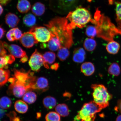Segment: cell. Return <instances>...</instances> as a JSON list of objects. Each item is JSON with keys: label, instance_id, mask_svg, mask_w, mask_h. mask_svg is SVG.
<instances>
[{"label": "cell", "instance_id": "6da1fadb", "mask_svg": "<svg viewBox=\"0 0 121 121\" xmlns=\"http://www.w3.org/2000/svg\"><path fill=\"white\" fill-rule=\"evenodd\" d=\"M66 18L56 17L45 25L52 34L59 39L62 46L69 49L73 43L72 30Z\"/></svg>", "mask_w": 121, "mask_h": 121}, {"label": "cell", "instance_id": "7a4b0ae2", "mask_svg": "<svg viewBox=\"0 0 121 121\" xmlns=\"http://www.w3.org/2000/svg\"><path fill=\"white\" fill-rule=\"evenodd\" d=\"M91 22L95 25L97 37L106 41L113 40L115 36L121 35V30L112 23L108 18L100 14L98 9L95 13L94 19H92Z\"/></svg>", "mask_w": 121, "mask_h": 121}, {"label": "cell", "instance_id": "3957f363", "mask_svg": "<svg viewBox=\"0 0 121 121\" xmlns=\"http://www.w3.org/2000/svg\"><path fill=\"white\" fill-rule=\"evenodd\" d=\"M66 18L70 22L68 25L72 30L76 27L80 28H84L92 19L90 11L81 7L69 12Z\"/></svg>", "mask_w": 121, "mask_h": 121}, {"label": "cell", "instance_id": "277c9868", "mask_svg": "<svg viewBox=\"0 0 121 121\" xmlns=\"http://www.w3.org/2000/svg\"><path fill=\"white\" fill-rule=\"evenodd\" d=\"M92 96L93 102L103 109L108 106L109 101L112 99V95L109 93L107 88L102 84H93Z\"/></svg>", "mask_w": 121, "mask_h": 121}, {"label": "cell", "instance_id": "5b68a950", "mask_svg": "<svg viewBox=\"0 0 121 121\" xmlns=\"http://www.w3.org/2000/svg\"><path fill=\"white\" fill-rule=\"evenodd\" d=\"M93 101L86 103L74 119L75 121H94L96 114L102 110Z\"/></svg>", "mask_w": 121, "mask_h": 121}, {"label": "cell", "instance_id": "8992f818", "mask_svg": "<svg viewBox=\"0 0 121 121\" xmlns=\"http://www.w3.org/2000/svg\"><path fill=\"white\" fill-rule=\"evenodd\" d=\"M29 32L34 35L38 42L43 43L49 42L53 36L49 30L44 27L33 26Z\"/></svg>", "mask_w": 121, "mask_h": 121}, {"label": "cell", "instance_id": "52a82bcc", "mask_svg": "<svg viewBox=\"0 0 121 121\" xmlns=\"http://www.w3.org/2000/svg\"><path fill=\"white\" fill-rule=\"evenodd\" d=\"M8 81L11 83L9 86L8 92L11 93L16 97H22L28 91L26 86L15 80L13 77L9 79Z\"/></svg>", "mask_w": 121, "mask_h": 121}, {"label": "cell", "instance_id": "ba28073f", "mask_svg": "<svg viewBox=\"0 0 121 121\" xmlns=\"http://www.w3.org/2000/svg\"><path fill=\"white\" fill-rule=\"evenodd\" d=\"M43 64V56L36 49L35 52L32 54L29 61L30 67L32 70L39 72Z\"/></svg>", "mask_w": 121, "mask_h": 121}, {"label": "cell", "instance_id": "9c48e42d", "mask_svg": "<svg viewBox=\"0 0 121 121\" xmlns=\"http://www.w3.org/2000/svg\"><path fill=\"white\" fill-rule=\"evenodd\" d=\"M81 0H56L57 7L61 11L69 12L78 7Z\"/></svg>", "mask_w": 121, "mask_h": 121}, {"label": "cell", "instance_id": "30bf717a", "mask_svg": "<svg viewBox=\"0 0 121 121\" xmlns=\"http://www.w3.org/2000/svg\"><path fill=\"white\" fill-rule=\"evenodd\" d=\"M4 48L6 49L13 56L21 58L26 55V52L20 47L15 44L9 45L5 42H3Z\"/></svg>", "mask_w": 121, "mask_h": 121}, {"label": "cell", "instance_id": "8fae6325", "mask_svg": "<svg viewBox=\"0 0 121 121\" xmlns=\"http://www.w3.org/2000/svg\"><path fill=\"white\" fill-rule=\"evenodd\" d=\"M49 88V82L48 79L44 77H41L36 78L31 86L30 90H36L44 92L47 90Z\"/></svg>", "mask_w": 121, "mask_h": 121}, {"label": "cell", "instance_id": "7c38bea8", "mask_svg": "<svg viewBox=\"0 0 121 121\" xmlns=\"http://www.w3.org/2000/svg\"><path fill=\"white\" fill-rule=\"evenodd\" d=\"M20 41L23 46L28 48L32 47L35 44L39 42L34 35L29 31L22 34Z\"/></svg>", "mask_w": 121, "mask_h": 121}, {"label": "cell", "instance_id": "4fadbf2b", "mask_svg": "<svg viewBox=\"0 0 121 121\" xmlns=\"http://www.w3.org/2000/svg\"><path fill=\"white\" fill-rule=\"evenodd\" d=\"M86 52L82 48H78L75 49L73 52V60L77 63H82L85 60Z\"/></svg>", "mask_w": 121, "mask_h": 121}, {"label": "cell", "instance_id": "5bb4252c", "mask_svg": "<svg viewBox=\"0 0 121 121\" xmlns=\"http://www.w3.org/2000/svg\"><path fill=\"white\" fill-rule=\"evenodd\" d=\"M5 19L6 24L12 28L17 26L20 22V19L18 17L11 13H8L6 15Z\"/></svg>", "mask_w": 121, "mask_h": 121}, {"label": "cell", "instance_id": "9a60e30c", "mask_svg": "<svg viewBox=\"0 0 121 121\" xmlns=\"http://www.w3.org/2000/svg\"><path fill=\"white\" fill-rule=\"evenodd\" d=\"M46 46L47 47L52 51L58 50L62 46L59 39L53 35L50 40L48 42V43L46 44Z\"/></svg>", "mask_w": 121, "mask_h": 121}, {"label": "cell", "instance_id": "2e32d148", "mask_svg": "<svg viewBox=\"0 0 121 121\" xmlns=\"http://www.w3.org/2000/svg\"><path fill=\"white\" fill-rule=\"evenodd\" d=\"M95 70L94 65L90 62H86L81 65V71L86 76H90L93 75Z\"/></svg>", "mask_w": 121, "mask_h": 121}, {"label": "cell", "instance_id": "e0dca14e", "mask_svg": "<svg viewBox=\"0 0 121 121\" xmlns=\"http://www.w3.org/2000/svg\"><path fill=\"white\" fill-rule=\"evenodd\" d=\"M44 60L43 65L47 69H49V65L52 64L55 61L56 54L53 52H47L43 56Z\"/></svg>", "mask_w": 121, "mask_h": 121}, {"label": "cell", "instance_id": "ac0fdd59", "mask_svg": "<svg viewBox=\"0 0 121 121\" xmlns=\"http://www.w3.org/2000/svg\"><path fill=\"white\" fill-rule=\"evenodd\" d=\"M31 4L28 0H19L17 4V9L22 13H28L31 8Z\"/></svg>", "mask_w": 121, "mask_h": 121}, {"label": "cell", "instance_id": "d6986e66", "mask_svg": "<svg viewBox=\"0 0 121 121\" xmlns=\"http://www.w3.org/2000/svg\"><path fill=\"white\" fill-rule=\"evenodd\" d=\"M45 10V6L42 3L37 2L35 3L32 7V13L36 16H42L44 13Z\"/></svg>", "mask_w": 121, "mask_h": 121}, {"label": "cell", "instance_id": "ffe728a7", "mask_svg": "<svg viewBox=\"0 0 121 121\" xmlns=\"http://www.w3.org/2000/svg\"><path fill=\"white\" fill-rule=\"evenodd\" d=\"M120 48L119 44L113 40L109 41L106 46V49L107 52L112 54H117Z\"/></svg>", "mask_w": 121, "mask_h": 121}, {"label": "cell", "instance_id": "44dd1931", "mask_svg": "<svg viewBox=\"0 0 121 121\" xmlns=\"http://www.w3.org/2000/svg\"><path fill=\"white\" fill-rule=\"evenodd\" d=\"M55 109L56 112L61 117H67L69 114V107L65 104H58L56 107Z\"/></svg>", "mask_w": 121, "mask_h": 121}, {"label": "cell", "instance_id": "7402d4cb", "mask_svg": "<svg viewBox=\"0 0 121 121\" xmlns=\"http://www.w3.org/2000/svg\"><path fill=\"white\" fill-rule=\"evenodd\" d=\"M43 103L44 106L48 109H52L56 106V99L53 97L50 96H47L44 98Z\"/></svg>", "mask_w": 121, "mask_h": 121}, {"label": "cell", "instance_id": "603a6c76", "mask_svg": "<svg viewBox=\"0 0 121 121\" xmlns=\"http://www.w3.org/2000/svg\"><path fill=\"white\" fill-rule=\"evenodd\" d=\"M14 107L17 112L21 113H26L28 110V106L24 101L21 100L17 101L15 103Z\"/></svg>", "mask_w": 121, "mask_h": 121}, {"label": "cell", "instance_id": "cb8c5ba5", "mask_svg": "<svg viewBox=\"0 0 121 121\" xmlns=\"http://www.w3.org/2000/svg\"><path fill=\"white\" fill-rule=\"evenodd\" d=\"M37 95L35 93L31 91L26 93L23 96L22 99L24 102L28 104L34 103L37 99Z\"/></svg>", "mask_w": 121, "mask_h": 121}, {"label": "cell", "instance_id": "d4e9b609", "mask_svg": "<svg viewBox=\"0 0 121 121\" xmlns=\"http://www.w3.org/2000/svg\"><path fill=\"white\" fill-rule=\"evenodd\" d=\"M23 21V23L26 26L32 27L35 25L37 20L34 15L29 13L24 17Z\"/></svg>", "mask_w": 121, "mask_h": 121}, {"label": "cell", "instance_id": "484cf974", "mask_svg": "<svg viewBox=\"0 0 121 121\" xmlns=\"http://www.w3.org/2000/svg\"><path fill=\"white\" fill-rule=\"evenodd\" d=\"M84 47L86 50L89 52H91L95 49L97 45L96 42L92 38H87L85 40Z\"/></svg>", "mask_w": 121, "mask_h": 121}, {"label": "cell", "instance_id": "4316f807", "mask_svg": "<svg viewBox=\"0 0 121 121\" xmlns=\"http://www.w3.org/2000/svg\"><path fill=\"white\" fill-rule=\"evenodd\" d=\"M68 49L65 47L62 46L58 50L57 53V57L61 61H64L69 56L70 52Z\"/></svg>", "mask_w": 121, "mask_h": 121}, {"label": "cell", "instance_id": "83f0119b", "mask_svg": "<svg viewBox=\"0 0 121 121\" xmlns=\"http://www.w3.org/2000/svg\"><path fill=\"white\" fill-rule=\"evenodd\" d=\"M10 72L8 69H0V87L4 86L9 80Z\"/></svg>", "mask_w": 121, "mask_h": 121}, {"label": "cell", "instance_id": "f1b7e54d", "mask_svg": "<svg viewBox=\"0 0 121 121\" xmlns=\"http://www.w3.org/2000/svg\"><path fill=\"white\" fill-rule=\"evenodd\" d=\"M108 72L110 75L115 76H118L121 72L120 66L117 63H113L109 67Z\"/></svg>", "mask_w": 121, "mask_h": 121}, {"label": "cell", "instance_id": "f546056e", "mask_svg": "<svg viewBox=\"0 0 121 121\" xmlns=\"http://www.w3.org/2000/svg\"><path fill=\"white\" fill-rule=\"evenodd\" d=\"M116 21L118 28L121 29V3L116 2Z\"/></svg>", "mask_w": 121, "mask_h": 121}, {"label": "cell", "instance_id": "4dcf8cb0", "mask_svg": "<svg viewBox=\"0 0 121 121\" xmlns=\"http://www.w3.org/2000/svg\"><path fill=\"white\" fill-rule=\"evenodd\" d=\"M12 101L7 96H3L0 99V106L4 109H7L11 107Z\"/></svg>", "mask_w": 121, "mask_h": 121}, {"label": "cell", "instance_id": "1f68e13d", "mask_svg": "<svg viewBox=\"0 0 121 121\" xmlns=\"http://www.w3.org/2000/svg\"><path fill=\"white\" fill-rule=\"evenodd\" d=\"M60 116L56 112H50L46 115L45 119L46 121H60Z\"/></svg>", "mask_w": 121, "mask_h": 121}, {"label": "cell", "instance_id": "d6a6232c", "mask_svg": "<svg viewBox=\"0 0 121 121\" xmlns=\"http://www.w3.org/2000/svg\"><path fill=\"white\" fill-rule=\"evenodd\" d=\"M85 34L88 37L93 38L97 35V31L96 27L92 25H88L86 29Z\"/></svg>", "mask_w": 121, "mask_h": 121}, {"label": "cell", "instance_id": "836d02e7", "mask_svg": "<svg viewBox=\"0 0 121 121\" xmlns=\"http://www.w3.org/2000/svg\"><path fill=\"white\" fill-rule=\"evenodd\" d=\"M8 61L5 57H0V69L8 68Z\"/></svg>", "mask_w": 121, "mask_h": 121}, {"label": "cell", "instance_id": "e575fe53", "mask_svg": "<svg viewBox=\"0 0 121 121\" xmlns=\"http://www.w3.org/2000/svg\"><path fill=\"white\" fill-rule=\"evenodd\" d=\"M14 28L10 30L6 34V37L8 40L10 42H13L16 40L14 35Z\"/></svg>", "mask_w": 121, "mask_h": 121}, {"label": "cell", "instance_id": "d590c367", "mask_svg": "<svg viewBox=\"0 0 121 121\" xmlns=\"http://www.w3.org/2000/svg\"><path fill=\"white\" fill-rule=\"evenodd\" d=\"M14 33L16 40L20 39L22 37V31L18 28H14Z\"/></svg>", "mask_w": 121, "mask_h": 121}, {"label": "cell", "instance_id": "8d00e7d4", "mask_svg": "<svg viewBox=\"0 0 121 121\" xmlns=\"http://www.w3.org/2000/svg\"><path fill=\"white\" fill-rule=\"evenodd\" d=\"M7 51L3 45V42L0 41V57H4L6 55Z\"/></svg>", "mask_w": 121, "mask_h": 121}, {"label": "cell", "instance_id": "74e56055", "mask_svg": "<svg viewBox=\"0 0 121 121\" xmlns=\"http://www.w3.org/2000/svg\"><path fill=\"white\" fill-rule=\"evenodd\" d=\"M4 57L7 59L9 64H12L15 60L14 56L12 55H6Z\"/></svg>", "mask_w": 121, "mask_h": 121}, {"label": "cell", "instance_id": "f35d334b", "mask_svg": "<svg viewBox=\"0 0 121 121\" xmlns=\"http://www.w3.org/2000/svg\"><path fill=\"white\" fill-rule=\"evenodd\" d=\"M7 116L9 118L10 121H11L14 118L17 116V114L14 111H12L7 114Z\"/></svg>", "mask_w": 121, "mask_h": 121}, {"label": "cell", "instance_id": "ab89813d", "mask_svg": "<svg viewBox=\"0 0 121 121\" xmlns=\"http://www.w3.org/2000/svg\"><path fill=\"white\" fill-rule=\"evenodd\" d=\"M115 110L121 113V99L117 101V106L115 107Z\"/></svg>", "mask_w": 121, "mask_h": 121}, {"label": "cell", "instance_id": "60d3db41", "mask_svg": "<svg viewBox=\"0 0 121 121\" xmlns=\"http://www.w3.org/2000/svg\"><path fill=\"white\" fill-rule=\"evenodd\" d=\"M5 112L4 110L0 106V121L5 115Z\"/></svg>", "mask_w": 121, "mask_h": 121}, {"label": "cell", "instance_id": "b9f144b4", "mask_svg": "<svg viewBox=\"0 0 121 121\" xmlns=\"http://www.w3.org/2000/svg\"><path fill=\"white\" fill-rule=\"evenodd\" d=\"M5 31L3 28L0 26V39H1L4 37Z\"/></svg>", "mask_w": 121, "mask_h": 121}, {"label": "cell", "instance_id": "7bdbcfd3", "mask_svg": "<svg viewBox=\"0 0 121 121\" xmlns=\"http://www.w3.org/2000/svg\"><path fill=\"white\" fill-rule=\"evenodd\" d=\"M59 67V65L58 63H55L51 66V68L53 70H56Z\"/></svg>", "mask_w": 121, "mask_h": 121}, {"label": "cell", "instance_id": "ee69618b", "mask_svg": "<svg viewBox=\"0 0 121 121\" xmlns=\"http://www.w3.org/2000/svg\"><path fill=\"white\" fill-rule=\"evenodd\" d=\"M10 0H0V4L2 5H5L10 2Z\"/></svg>", "mask_w": 121, "mask_h": 121}, {"label": "cell", "instance_id": "f6af8a7d", "mask_svg": "<svg viewBox=\"0 0 121 121\" xmlns=\"http://www.w3.org/2000/svg\"><path fill=\"white\" fill-rule=\"evenodd\" d=\"M28 57L26 55L25 56L22 57L21 59V61L22 63H25L28 60Z\"/></svg>", "mask_w": 121, "mask_h": 121}, {"label": "cell", "instance_id": "bcb514c9", "mask_svg": "<svg viewBox=\"0 0 121 121\" xmlns=\"http://www.w3.org/2000/svg\"><path fill=\"white\" fill-rule=\"evenodd\" d=\"M11 121H22L21 120L20 118L18 117V116H16V117L13 118Z\"/></svg>", "mask_w": 121, "mask_h": 121}, {"label": "cell", "instance_id": "7dc6e473", "mask_svg": "<svg viewBox=\"0 0 121 121\" xmlns=\"http://www.w3.org/2000/svg\"><path fill=\"white\" fill-rule=\"evenodd\" d=\"M3 11V8L2 7V6L1 5V4H0V16L2 14Z\"/></svg>", "mask_w": 121, "mask_h": 121}, {"label": "cell", "instance_id": "c3c4849f", "mask_svg": "<svg viewBox=\"0 0 121 121\" xmlns=\"http://www.w3.org/2000/svg\"><path fill=\"white\" fill-rule=\"evenodd\" d=\"M116 121H121V115L117 116L116 118Z\"/></svg>", "mask_w": 121, "mask_h": 121}, {"label": "cell", "instance_id": "681fc988", "mask_svg": "<svg viewBox=\"0 0 121 121\" xmlns=\"http://www.w3.org/2000/svg\"><path fill=\"white\" fill-rule=\"evenodd\" d=\"M109 4L112 5L113 4V3L114 2V0H108Z\"/></svg>", "mask_w": 121, "mask_h": 121}, {"label": "cell", "instance_id": "f907efd6", "mask_svg": "<svg viewBox=\"0 0 121 121\" xmlns=\"http://www.w3.org/2000/svg\"><path fill=\"white\" fill-rule=\"evenodd\" d=\"M41 113H37V119H39L40 118L41 116Z\"/></svg>", "mask_w": 121, "mask_h": 121}, {"label": "cell", "instance_id": "816d5d0a", "mask_svg": "<svg viewBox=\"0 0 121 121\" xmlns=\"http://www.w3.org/2000/svg\"></svg>", "mask_w": 121, "mask_h": 121}]
</instances>
